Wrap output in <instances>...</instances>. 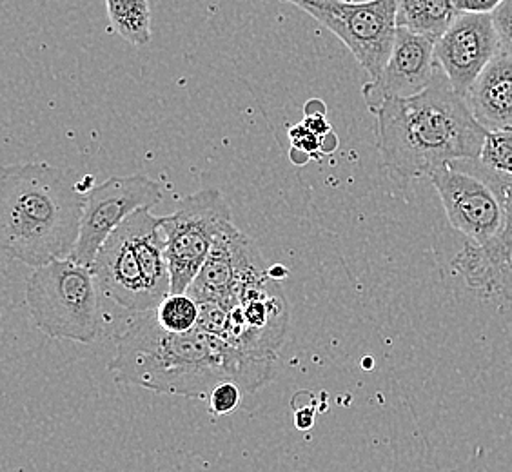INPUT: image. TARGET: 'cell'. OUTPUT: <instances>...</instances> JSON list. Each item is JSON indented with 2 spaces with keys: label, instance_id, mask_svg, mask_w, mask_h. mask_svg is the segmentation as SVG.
I'll use <instances>...</instances> for the list:
<instances>
[{
  "label": "cell",
  "instance_id": "11",
  "mask_svg": "<svg viewBox=\"0 0 512 472\" xmlns=\"http://www.w3.org/2000/svg\"><path fill=\"white\" fill-rule=\"evenodd\" d=\"M500 53L493 15L460 13L434 46V59L465 99L483 69Z\"/></svg>",
  "mask_w": 512,
  "mask_h": 472
},
{
  "label": "cell",
  "instance_id": "13",
  "mask_svg": "<svg viewBox=\"0 0 512 472\" xmlns=\"http://www.w3.org/2000/svg\"><path fill=\"white\" fill-rule=\"evenodd\" d=\"M100 291L133 315L157 311L160 300L151 291L128 233L120 226L100 247L93 262Z\"/></svg>",
  "mask_w": 512,
  "mask_h": 472
},
{
  "label": "cell",
  "instance_id": "25",
  "mask_svg": "<svg viewBox=\"0 0 512 472\" xmlns=\"http://www.w3.org/2000/svg\"><path fill=\"white\" fill-rule=\"evenodd\" d=\"M295 423L296 427H298L300 431H307V429H311V427H313V423H315V411H311V409L296 411Z\"/></svg>",
  "mask_w": 512,
  "mask_h": 472
},
{
  "label": "cell",
  "instance_id": "7",
  "mask_svg": "<svg viewBox=\"0 0 512 472\" xmlns=\"http://www.w3.org/2000/svg\"><path fill=\"white\" fill-rule=\"evenodd\" d=\"M235 226L226 197L213 187L184 198L175 213L162 217L171 295L188 293L218 236Z\"/></svg>",
  "mask_w": 512,
  "mask_h": 472
},
{
  "label": "cell",
  "instance_id": "23",
  "mask_svg": "<svg viewBox=\"0 0 512 472\" xmlns=\"http://www.w3.org/2000/svg\"><path fill=\"white\" fill-rule=\"evenodd\" d=\"M505 0H453L458 13H474V15H493Z\"/></svg>",
  "mask_w": 512,
  "mask_h": 472
},
{
  "label": "cell",
  "instance_id": "19",
  "mask_svg": "<svg viewBox=\"0 0 512 472\" xmlns=\"http://www.w3.org/2000/svg\"><path fill=\"white\" fill-rule=\"evenodd\" d=\"M242 387L235 382H222L207 396V407L213 416H227L237 411L242 402Z\"/></svg>",
  "mask_w": 512,
  "mask_h": 472
},
{
  "label": "cell",
  "instance_id": "26",
  "mask_svg": "<svg viewBox=\"0 0 512 472\" xmlns=\"http://www.w3.org/2000/svg\"><path fill=\"white\" fill-rule=\"evenodd\" d=\"M306 115H325L324 102L309 100L306 104Z\"/></svg>",
  "mask_w": 512,
  "mask_h": 472
},
{
  "label": "cell",
  "instance_id": "9",
  "mask_svg": "<svg viewBox=\"0 0 512 472\" xmlns=\"http://www.w3.org/2000/svg\"><path fill=\"white\" fill-rule=\"evenodd\" d=\"M289 325V305L280 282L271 275L247 287L229 307L222 340L253 358L276 360Z\"/></svg>",
  "mask_w": 512,
  "mask_h": 472
},
{
  "label": "cell",
  "instance_id": "21",
  "mask_svg": "<svg viewBox=\"0 0 512 472\" xmlns=\"http://www.w3.org/2000/svg\"><path fill=\"white\" fill-rule=\"evenodd\" d=\"M289 140L293 151H298L307 158H320L324 155V138L316 137L311 129L306 128L304 122L289 129Z\"/></svg>",
  "mask_w": 512,
  "mask_h": 472
},
{
  "label": "cell",
  "instance_id": "14",
  "mask_svg": "<svg viewBox=\"0 0 512 472\" xmlns=\"http://www.w3.org/2000/svg\"><path fill=\"white\" fill-rule=\"evenodd\" d=\"M474 118L487 131L512 129V59L498 53L465 95Z\"/></svg>",
  "mask_w": 512,
  "mask_h": 472
},
{
  "label": "cell",
  "instance_id": "18",
  "mask_svg": "<svg viewBox=\"0 0 512 472\" xmlns=\"http://www.w3.org/2000/svg\"><path fill=\"white\" fill-rule=\"evenodd\" d=\"M480 162L512 177V129L487 133Z\"/></svg>",
  "mask_w": 512,
  "mask_h": 472
},
{
  "label": "cell",
  "instance_id": "10",
  "mask_svg": "<svg viewBox=\"0 0 512 472\" xmlns=\"http://www.w3.org/2000/svg\"><path fill=\"white\" fill-rule=\"evenodd\" d=\"M269 276V267L253 238L238 231L237 226L218 236L188 295L200 302H220L233 307L247 287Z\"/></svg>",
  "mask_w": 512,
  "mask_h": 472
},
{
  "label": "cell",
  "instance_id": "3",
  "mask_svg": "<svg viewBox=\"0 0 512 472\" xmlns=\"http://www.w3.org/2000/svg\"><path fill=\"white\" fill-rule=\"evenodd\" d=\"M86 193L75 177L50 164H13L0 177V242L26 266L71 258L79 242Z\"/></svg>",
  "mask_w": 512,
  "mask_h": 472
},
{
  "label": "cell",
  "instance_id": "4",
  "mask_svg": "<svg viewBox=\"0 0 512 472\" xmlns=\"http://www.w3.org/2000/svg\"><path fill=\"white\" fill-rule=\"evenodd\" d=\"M445 215L469 244L493 246L512 236V177L480 160H462L431 175Z\"/></svg>",
  "mask_w": 512,
  "mask_h": 472
},
{
  "label": "cell",
  "instance_id": "17",
  "mask_svg": "<svg viewBox=\"0 0 512 472\" xmlns=\"http://www.w3.org/2000/svg\"><path fill=\"white\" fill-rule=\"evenodd\" d=\"M157 322L160 327H164L169 333H189L193 329H197L198 309L197 300L191 298L188 293L184 295H169L162 304L158 305Z\"/></svg>",
  "mask_w": 512,
  "mask_h": 472
},
{
  "label": "cell",
  "instance_id": "5",
  "mask_svg": "<svg viewBox=\"0 0 512 472\" xmlns=\"http://www.w3.org/2000/svg\"><path fill=\"white\" fill-rule=\"evenodd\" d=\"M100 287L93 269L73 258L33 269L26 282L31 320L53 340L91 344L100 333Z\"/></svg>",
  "mask_w": 512,
  "mask_h": 472
},
{
  "label": "cell",
  "instance_id": "8",
  "mask_svg": "<svg viewBox=\"0 0 512 472\" xmlns=\"http://www.w3.org/2000/svg\"><path fill=\"white\" fill-rule=\"evenodd\" d=\"M164 198L162 186L146 175L109 177L86 193V207L79 242L71 258L82 266H93L100 247L106 244L129 217L140 209H151Z\"/></svg>",
  "mask_w": 512,
  "mask_h": 472
},
{
  "label": "cell",
  "instance_id": "24",
  "mask_svg": "<svg viewBox=\"0 0 512 472\" xmlns=\"http://www.w3.org/2000/svg\"><path fill=\"white\" fill-rule=\"evenodd\" d=\"M304 124H306L307 129H311V131L315 133L316 137L324 138L327 137L329 133H333L331 124L327 122L325 115H306Z\"/></svg>",
  "mask_w": 512,
  "mask_h": 472
},
{
  "label": "cell",
  "instance_id": "16",
  "mask_svg": "<svg viewBox=\"0 0 512 472\" xmlns=\"http://www.w3.org/2000/svg\"><path fill=\"white\" fill-rule=\"evenodd\" d=\"M108 17L119 37L146 46L151 40V8L148 0H106Z\"/></svg>",
  "mask_w": 512,
  "mask_h": 472
},
{
  "label": "cell",
  "instance_id": "20",
  "mask_svg": "<svg viewBox=\"0 0 512 472\" xmlns=\"http://www.w3.org/2000/svg\"><path fill=\"white\" fill-rule=\"evenodd\" d=\"M198 309H200L198 329L207 335L222 338L226 333L227 320H229V307L220 302H200Z\"/></svg>",
  "mask_w": 512,
  "mask_h": 472
},
{
  "label": "cell",
  "instance_id": "12",
  "mask_svg": "<svg viewBox=\"0 0 512 472\" xmlns=\"http://www.w3.org/2000/svg\"><path fill=\"white\" fill-rule=\"evenodd\" d=\"M436 42L413 31L398 28L393 53L384 71L362 88V97L371 113L391 99H411L431 86L438 64Z\"/></svg>",
  "mask_w": 512,
  "mask_h": 472
},
{
  "label": "cell",
  "instance_id": "1",
  "mask_svg": "<svg viewBox=\"0 0 512 472\" xmlns=\"http://www.w3.org/2000/svg\"><path fill=\"white\" fill-rule=\"evenodd\" d=\"M275 360L253 358L200 329L169 333L155 311L135 315L117 338L109 371L115 382L153 393L207 400L222 382H235L255 393L273 380Z\"/></svg>",
  "mask_w": 512,
  "mask_h": 472
},
{
  "label": "cell",
  "instance_id": "6",
  "mask_svg": "<svg viewBox=\"0 0 512 472\" xmlns=\"http://www.w3.org/2000/svg\"><path fill=\"white\" fill-rule=\"evenodd\" d=\"M335 33L375 80L384 71L396 40L400 0H284Z\"/></svg>",
  "mask_w": 512,
  "mask_h": 472
},
{
  "label": "cell",
  "instance_id": "22",
  "mask_svg": "<svg viewBox=\"0 0 512 472\" xmlns=\"http://www.w3.org/2000/svg\"><path fill=\"white\" fill-rule=\"evenodd\" d=\"M494 28L500 40V51L512 59V0H505L493 13Z\"/></svg>",
  "mask_w": 512,
  "mask_h": 472
},
{
  "label": "cell",
  "instance_id": "15",
  "mask_svg": "<svg viewBox=\"0 0 512 472\" xmlns=\"http://www.w3.org/2000/svg\"><path fill=\"white\" fill-rule=\"evenodd\" d=\"M458 15L453 0H400L396 24L438 42Z\"/></svg>",
  "mask_w": 512,
  "mask_h": 472
},
{
  "label": "cell",
  "instance_id": "2",
  "mask_svg": "<svg viewBox=\"0 0 512 472\" xmlns=\"http://www.w3.org/2000/svg\"><path fill=\"white\" fill-rule=\"evenodd\" d=\"M376 148L385 168L404 180L431 178L462 160H480L487 129L438 66L431 86L375 111Z\"/></svg>",
  "mask_w": 512,
  "mask_h": 472
}]
</instances>
